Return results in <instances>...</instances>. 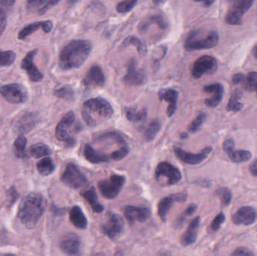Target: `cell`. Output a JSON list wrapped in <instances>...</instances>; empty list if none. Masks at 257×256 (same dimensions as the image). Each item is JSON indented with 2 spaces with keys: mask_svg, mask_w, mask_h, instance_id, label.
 Returning a JSON list of instances; mask_svg holds the SVG:
<instances>
[{
  "mask_svg": "<svg viewBox=\"0 0 257 256\" xmlns=\"http://www.w3.org/2000/svg\"><path fill=\"white\" fill-rule=\"evenodd\" d=\"M45 208L46 200L43 195L31 192L26 195L20 203L18 216L26 228L33 229L45 213Z\"/></svg>",
  "mask_w": 257,
  "mask_h": 256,
  "instance_id": "6da1fadb",
  "label": "cell"
},
{
  "mask_svg": "<svg viewBox=\"0 0 257 256\" xmlns=\"http://www.w3.org/2000/svg\"><path fill=\"white\" fill-rule=\"evenodd\" d=\"M92 45L87 40H74L69 42L62 50L60 54V68L64 71L81 67L90 56Z\"/></svg>",
  "mask_w": 257,
  "mask_h": 256,
  "instance_id": "7a4b0ae2",
  "label": "cell"
},
{
  "mask_svg": "<svg viewBox=\"0 0 257 256\" xmlns=\"http://www.w3.org/2000/svg\"><path fill=\"white\" fill-rule=\"evenodd\" d=\"M218 42L219 35L216 31L209 32L203 38H199V31L195 30L189 35L184 47L189 51H201L214 48Z\"/></svg>",
  "mask_w": 257,
  "mask_h": 256,
  "instance_id": "3957f363",
  "label": "cell"
},
{
  "mask_svg": "<svg viewBox=\"0 0 257 256\" xmlns=\"http://www.w3.org/2000/svg\"><path fill=\"white\" fill-rule=\"evenodd\" d=\"M126 182L124 176L114 174L109 178L100 180L98 183L99 191L102 196L107 199L117 198Z\"/></svg>",
  "mask_w": 257,
  "mask_h": 256,
  "instance_id": "277c9868",
  "label": "cell"
},
{
  "mask_svg": "<svg viewBox=\"0 0 257 256\" xmlns=\"http://www.w3.org/2000/svg\"><path fill=\"white\" fill-rule=\"evenodd\" d=\"M0 95L7 102L12 104L24 103L29 99L27 88L18 83L0 86Z\"/></svg>",
  "mask_w": 257,
  "mask_h": 256,
  "instance_id": "5b68a950",
  "label": "cell"
},
{
  "mask_svg": "<svg viewBox=\"0 0 257 256\" xmlns=\"http://www.w3.org/2000/svg\"><path fill=\"white\" fill-rule=\"evenodd\" d=\"M75 122V114L73 111H69L61 119L56 128V137L57 140L63 141L67 147H72L76 144V141L71 136L69 129Z\"/></svg>",
  "mask_w": 257,
  "mask_h": 256,
  "instance_id": "8992f818",
  "label": "cell"
},
{
  "mask_svg": "<svg viewBox=\"0 0 257 256\" xmlns=\"http://www.w3.org/2000/svg\"><path fill=\"white\" fill-rule=\"evenodd\" d=\"M254 2L251 0H238L232 3L225 17V21L229 25H241L244 15L250 10Z\"/></svg>",
  "mask_w": 257,
  "mask_h": 256,
  "instance_id": "52a82bcc",
  "label": "cell"
},
{
  "mask_svg": "<svg viewBox=\"0 0 257 256\" xmlns=\"http://www.w3.org/2000/svg\"><path fill=\"white\" fill-rule=\"evenodd\" d=\"M61 181L66 186L72 189H80L85 186L88 183L87 177L74 163L68 164L64 172L62 174Z\"/></svg>",
  "mask_w": 257,
  "mask_h": 256,
  "instance_id": "ba28073f",
  "label": "cell"
},
{
  "mask_svg": "<svg viewBox=\"0 0 257 256\" xmlns=\"http://www.w3.org/2000/svg\"><path fill=\"white\" fill-rule=\"evenodd\" d=\"M155 177L157 181L166 179V184L172 186L182 180V174L180 170L172 164L163 162H160L156 168Z\"/></svg>",
  "mask_w": 257,
  "mask_h": 256,
  "instance_id": "9c48e42d",
  "label": "cell"
},
{
  "mask_svg": "<svg viewBox=\"0 0 257 256\" xmlns=\"http://www.w3.org/2000/svg\"><path fill=\"white\" fill-rule=\"evenodd\" d=\"M83 111L96 113L102 118L110 119L114 114V110L106 99L102 97L93 98L85 101L83 104Z\"/></svg>",
  "mask_w": 257,
  "mask_h": 256,
  "instance_id": "30bf717a",
  "label": "cell"
},
{
  "mask_svg": "<svg viewBox=\"0 0 257 256\" xmlns=\"http://www.w3.org/2000/svg\"><path fill=\"white\" fill-rule=\"evenodd\" d=\"M124 230V221L120 215L108 213L106 221L102 225V231L110 240H117Z\"/></svg>",
  "mask_w": 257,
  "mask_h": 256,
  "instance_id": "8fae6325",
  "label": "cell"
},
{
  "mask_svg": "<svg viewBox=\"0 0 257 256\" xmlns=\"http://www.w3.org/2000/svg\"><path fill=\"white\" fill-rule=\"evenodd\" d=\"M81 240L75 233H67L60 240V248L67 256H81Z\"/></svg>",
  "mask_w": 257,
  "mask_h": 256,
  "instance_id": "7c38bea8",
  "label": "cell"
},
{
  "mask_svg": "<svg viewBox=\"0 0 257 256\" xmlns=\"http://www.w3.org/2000/svg\"><path fill=\"white\" fill-rule=\"evenodd\" d=\"M217 68V61L211 56L205 55L199 57L193 63L191 75L195 79H199L208 72H214Z\"/></svg>",
  "mask_w": 257,
  "mask_h": 256,
  "instance_id": "4fadbf2b",
  "label": "cell"
},
{
  "mask_svg": "<svg viewBox=\"0 0 257 256\" xmlns=\"http://www.w3.org/2000/svg\"><path fill=\"white\" fill-rule=\"evenodd\" d=\"M212 151V147H206L199 153H190L185 151L180 147H174V153L175 156L184 163L187 165H196L202 163L204 160L207 159L208 155Z\"/></svg>",
  "mask_w": 257,
  "mask_h": 256,
  "instance_id": "5bb4252c",
  "label": "cell"
},
{
  "mask_svg": "<svg viewBox=\"0 0 257 256\" xmlns=\"http://www.w3.org/2000/svg\"><path fill=\"white\" fill-rule=\"evenodd\" d=\"M187 195L186 192H181L179 193L172 194L169 196L164 197L160 200L157 206V212L159 216L163 222H166L168 213L170 210L171 207L175 202L183 203L187 201Z\"/></svg>",
  "mask_w": 257,
  "mask_h": 256,
  "instance_id": "9a60e30c",
  "label": "cell"
},
{
  "mask_svg": "<svg viewBox=\"0 0 257 256\" xmlns=\"http://www.w3.org/2000/svg\"><path fill=\"white\" fill-rule=\"evenodd\" d=\"M37 51V50H33L27 53L26 57L21 61V69L27 72L29 79L33 83L40 82L44 78L42 72L36 67L34 63V58Z\"/></svg>",
  "mask_w": 257,
  "mask_h": 256,
  "instance_id": "2e32d148",
  "label": "cell"
},
{
  "mask_svg": "<svg viewBox=\"0 0 257 256\" xmlns=\"http://www.w3.org/2000/svg\"><path fill=\"white\" fill-rule=\"evenodd\" d=\"M257 220V211L252 206L240 207L232 216V221L235 225L246 226L253 225Z\"/></svg>",
  "mask_w": 257,
  "mask_h": 256,
  "instance_id": "e0dca14e",
  "label": "cell"
},
{
  "mask_svg": "<svg viewBox=\"0 0 257 256\" xmlns=\"http://www.w3.org/2000/svg\"><path fill=\"white\" fill-rule=\"evenodd\" d=\"M147 75L145 70L137 67L136 62L133 59L127 66V73L123 78L125 84L128 86L143 85L146 82Z\"/></svg>",
  "mask_w": 257,
  "mask_h": 256,
  "instance_id": "ac0fdd59",
  "label": "cell"
},
{
  "mask_svg": "<svg viewBox=\"0 0 257 256\" xmlns=\"http://www.w3.org/2000/svg\"><path fill=\"white\" fill-rule=\"evenodd\" d=\"M37 122V115L35 113L24 112L17 117L14 127L20 134H27L36 127Z\"/></svg>",
  "mask_w": 257,
  "mask_h": 256,
  "instance_id": "d6986e66",
  "label": "cell"
},
{
  "mask_svg": "<svg viewBox=\"0 0 257 256\" xmlns=\"http://www.w3.org/2000/svg\"><path fill=\"white\" fill-rule=\"evenodd\" d=\"M125 217L131 225L135 222H145L151 217V211L148 207L126 206L124 209Z\"/></svg>",
  "mask_w": 257,
  "mask_h": 256,
  "instance_id": "ffe728a7",
  "label": "cell"
},
{
  "mask_svg": "<svg viewBox=\"0 0 257 256\" xmlns=\"http://www.w3.org/2000/svg\"><path fill=\"white\" fill-rule=\"evenodd\" d=\"M203 91L205 93L213 94L212 97L205 99V105L210 108H217L223 99V93H224L223 86L220 83L208 84L203 87Z\"/></svg>",
  "mask_w": 257,
  "mask_h": 256,
  "instance_id": "44dd1931",
  "label": "cell"
},
{
  "mask_svg": "<svg viewBox=\"0 0 257 256\" xmlns=\"http://www.w3.org/2000/svg\"><path fill=\"white\" fill-rule=\"evenodd\" d=\"M82 83L86 87H103L105 84V76L100 66H92L83 79Z\"/></svg>",
  "mask_w": 257,
  "mask_h": 256,
  "instance_id": "7402d4cb",
  "label": "cell"
},
{
  "mask_svg": "<svg viewBox=\"0 0 257 256\" xmlns=\"http://www.w3.org/2000/svg\"><path fill=\"white\" fill-rule=\"evenodd\" d=\"M39 28H42L45 33H49L53 28V22L51 21H38L25 26L18 33L19 40H24L30 35L33 34Z\"/></svg>",
  "mask_w": 257,
  "mask_h": 256,
  "instance_id": "603a6c76",
  "label": "cell"
},
{
  "mask_svg": "<svg viewBox=\"0 0 257 256\" xmlns=\"http://www.w3.org/2000/svg\"><path fill=\"white\" fill-rule=\"evenodd\" d=\"M200 225V216H196L190 222L181 239L182 246H189L196 243L198 237V230Z\"/></svg>",
  "mask_w": 257,
  "mask_h": 256,
  "instance_id": "cb8c5ba5",
  "label": "cell"
},
{
  "mask_svg": "<svg viewBox=\"0 0 257 256\" xmlns=\"http://www.w3.org/2000/svg\"><path fill=\"white\" fill-rule=\"evenodd\" d=\"M159 98L160 100L166 101L169 102V107H168L166 114L169 117H172L175 114L178 105V92L173 89H166L162 90L159 93Z\"/></svg>",
  "mask_w": 257,
  "mask_h": 256,
  "instance_id": "d4e9b609",
  "label": "cell"
},
{
  "mask_svg": "<svg viewBox=\"0 0 257 256\" xmlns=\"http://www.w3.org/2000/svg\"><path fill=\"white\" fill-rule=\"evenodd\" d=\"M69 219L72 225L79 229H85L88 225L87 217L79 206L72 207L69 212Z\"/></svg>",
  "mask_w": 257,
  "mask_h": 256,
  "instance_id": "484cf974",
  "label": "cell"
},
{
  "mask_svg": "<svg viewBox=\"0 0 257 256\" xmlns=\"http://www.w3.org/2000/svg\"><path fill=\"white\" fill-rule=\"evenodd\" d=\"M81 195L88 202L94 213H100L104 211L105 207L99 203L97 193H96V189L94 188L91 187L87 190L83 191L81 192Z\"/></svg>",
  "mask_w": 257,
  "mask_h": 256,
  "instance_id": "4316f807",
  "label": "cell"
},
{
  "mask_svg": "<svg viewBox=\"0 0 257 256\" xmlns=\"http://www.w3.org/2000/svg\"><path fill=\"white\" fill-rule=\"evenodd\" d=\"M84 155L85 159L93 164H100L108 162L111 160L110 156L99 153L89 144H86L84 147Z\"/></svg>",
  "mask_w": 257,
  "mask_h": 256,
  "instance_id": "83f0119b",
  "label": "cell"
},
{
  "mask_svg": "<svg viewBox=\"0 0 257 256\" xmlns=\"http://www.w3.org/2000/svg\"><path fill=\"white\" fill-rule=\"evenodd\" d=\"M59 3V1H29L27 9L29 12H35L36 10L38 15H42Z\"/></svg>",
  "mask_w": 257,
  "mask_h": 256,
  "instance_id": "f1b7e54d",
  "label": "cell"
},
{
  "mask_svg": "<svg viewBox=\"0 0 257 256\" xmlns=\"http://www.w3.org/2000/svg\"><path fill=\"white\" fill-rule=\"evenodd\" d=\"M15 3V1L9 0L0 1V37L4 33L7 25L8 13L10 12Z\"/></svg>",
  "mask_w": 257,
  "mask_h": 256,
  "instance_id": "f546056e",
  "label": "cell"
},
{
  "mask_svg": "<svg viewBox=\"0 0 257 256\" xmlns=\"http://www.w3.org/2000/svg\"><path fill=\"white\" fill-rule=\"evenodd\" d=\"M36 168L41 175L47 177L53 174L55 170V165L51 158L46 157L38 162Z\"/></svg>",
  "mask_w": 257,
  "mask_h": 256,
  "instance_id": "4dcf8cb0",
  "label": "cell"
},
{
  "mask_svg": "<svg viewBox=\"0 0 257 256\" xmlns=\"http://www.w3.org/2000/svg\"><path fill=\"white\" fill-rule=\"evenodd\" d=\"M51 153L52 151L50 147L43 143H37V144H33L29 149V153L32 157L35 158V159H39L44 156H49Z\"/></svg>",
  "mask_w": 257,
  "mask_h": 256,
  "instance_id": "1f68e13d",
  "label": "cell"
},
{
  "mask_svg": "<svg viewBox=\"0 0 257 256\" xmlns=\"http://www.w3.org/2000/svg\"><path fill=\"white\" fill-rule=\"evenodd\" d=\"M227 156L234 163H242V162H247L251 159L252 153L249 150H234L227 154Z\"/></svg>",
  "mask_w": 257,
  "mask_h": 256,
  "instance_id": "d6a6232c",
  "label": "cell"
},
{
  "mask_svg": "<svg viewBox=\"0 0 257 256\" xmlns=\"http://www.w3.org/2000/svg\"><path fill=\"white\" fill-rule=\"evenodd\" d=\"M241 96V92L237 90L232 93L226 106V111L229 112H238L242 110L244 105L240 102L239 99Z\"/></svg>",
  "mask_w": 257,
  "mask_h": 256,
  "instance_id": "836d02e7",
  "label": "cell"
},
{
  "mask_svg": "<svg viewBox=\"0 0 257 256\" xmlns=\"http://www.w3.org/2000/svg\"><path fill=\"white\" fill-rule=\"evenodd\" d=\"M130 45L136 47L138 52H139V54H141V55H145L147 51H148L146 45H145L140 39L136 37V36H128V37L125 39L124 42H123V46L128 47L130 46Z\"/></svg>",
  "mask_w": 257,
  "mask_h": 256,
  "instance_id": "e575fe53",
  "label": "cell"
},
{
  "mask_svg": "<svg viewBox=\"0 0 257 256\" xmlns=\"http://www.w3.org/2000/svg\"><path fill=\"white\" fill-rule=\"evenodd\" d=\"M126 118L128 121L133 123H139L145 120L148 115V111L146 108H143L141 111H136L133 108H127L125 111Z\"/></svg>",
  "mask_w": 257,
  "mask_h": 256,
  "instance_id": "d590c367",
  "label": "cell"
},
{
  "mask_svg": "<svg viewBox=\"0 0 257 256\" xmlns=\"http://www.w3.org/2000/svg\"><path fill=\"white\" fill-rule=\"evenodd\" d=\"M197 210V206L195 204H191L188 206L187 209L177 218L176 220L174 222V227L175 228H179L185 223L187 217L193 215Z\"/></svg>",
  "mask_w": 257,
  "mask_h": 256,
  "instance_id": "8d00e7d4",
  "label": "cell"
},
{
  "mask_svg": "<svg viewBox=\"0 0 257 256\" xmlns=\"http://www.w3.org/2000/svg\"><path fill=\"white\" fill-rule=\"evenodd\" d=\"M27 139L24 136L21 135L16 141L14 143V147H15V153L16 157L23 159L25 158L27 154H26V147H27Z\"/></svg>",
  "mask_w": 257,
  "mask_h": 256,
  "instance_id": "74e56055",
  "label": "cell"
},
{
  "mask_svg": "<svg viewBox=\"0 0 257 256\" xmlns=\"http://www.w3.org/2000/svg\"><path fill=\"white\" fill-rule=\"evenodd\" d=\"M161 123L159 120H154L150 123L145 132V138L148 142H151L157 136L161 129Z\"/></svg>",
  "mask_w": 257,
  "mask_h": 256,
  "instance_id": "f35d334b",
  "label": "cell"
},
{
  "mask_svg": "<svg viewBox=\"0 0 257 256\" xmlns=\"http://www.w3.org/2000/svg\"><path fill=\"white\" fill-rule=\"evenodd\" d=\"M216 196L220 198V202L226 207L230 204L232 199V193L230 189L227 187L219 188L215 192Z\"/></svg>",
  "mask_w": 257,
  "mask_h": 256,
  "instance_id": "ab89813d",
  "label": "cell"
},
{
  "mask_svg": "<svg viewBox=\"0 0 257 256\" xmlns=\"http://www.w3.org/2000/svg\"><path fill=\"white\" fill-rule=\"evenodd\" d=\"M16 57L14 51H3L0 49V66H10L15 61Z\"/></svg>",
  "mask_w": 257,
  "mask_h": 256,
  "instance_id": "60d3db41",
  "label": "cell"
},
{
  "mask_svg": "<svg viewBox=\"0 0 257 256\" xmlns=\"http://www.w3.org/2000/svg\"><path fill=\"white\" fill-rule=\"evenodd\" d=\"M54 95L57 97L67 101L74 100V98H75V92L69 86H64V87H61L58 90H56L54 91Z\"/></svg>",
  "mask_w": 257,
  "mask_h": 256,
  "instance_id": "b9f144b4",
  "label": "cell"
},
{
  "mask_svg": "<svg viewBox=\"0 0 257 256\" xmlns=\"http://www.w3.org/2000/svg\"><path fill=\"white\" fill-rule=\"evenodd\" d=\"M244 87L247 91H253L257 88V72H251L245 76Z\"/></svg>",
  "mask_w": 257,
  "mask_h": 256,
  "instance_id": "7bdbcfd3",
  "label": "cell"
},
{
  "mask_svg": "<svg viewBox=\"0 0 257 256\" xmlns=\"http://www.w3.org/2000/svg\"><path fill=\"white\" fill-rule=\"evenodd\" d=\"M207 115L205 113H202V114H199L191 123H190V126H188V130L189 132H192V133H196L199 129H200L201 126L203 124L205 120H206Z\"/></svg>",
  "mask_w": 257,
  "mask_h": 256,
  "instance_id": "ee69618b",
  "label": "cell"
},
{
  "mask_svg": "<svg viewBox=\"0 0 257 256\" xmlns=\"http://www.w3.org/2000/svg\"><path fill=\"white\" fill-rule=\"evenodd\" d=\"M128 152H130V149H128L127 144H126V145L122 146L118 150L113 152L110 155V158L114 161L122 160V159H124L127 156Z\"/></svg>",
  "mask_w": 257,
  "mask_h": 256,
  "instance_id": "f6af8a7d",
  "label": "cell"
},
{
  "mask_svg": "<svg viewBox=\"0 0 257 256\" xmlns=\"http://www.w3.org/2000/svg\"><path fill=\"white\" fill-rule=\"evenodd\" d=\"M137 3L138 2L136 0H132V1L127 0V1L121 2V3L117 4L116 9L119 13H127V12H130V11L134 9Z\"/></svg>",
  "mask_w": 257,
  "mask_h": 256,
  "instance_id": "bcb514c9",
  "label": "cell"
},
{
  "mask_svg": "<svg viewBox=\"0 0 257 256\" xmlns=\"http://www.w3.org/2000/svg\"><path fill=\"white\" fill-rule=\"evenodd\" d=\"M225 220H226V216L223 212H220L218 215L215 216L214 220L211 222V227H210L211 231H214V232L218 231L221 225L224 223Z\"/></svg>",
  "mask_w": 257,
  "mask_h": 256,
  "instance_id": "7dc6e473",
  "label": "cell"
},
{
  "mask_svg": "<svg viewBox=\"0 0 257 256\" xmlns=\"http://www.w3.org/2000/svg\"><path fill=\"white\" fill-rule=\"evenodd\" d=\"M8 196V206L9 207H12L16 202L18 198H19V194H18V191H17L16 188L15 186H12L9 188V191L7 192Z\"/></svg>",
  "mask_w": 257,
  "mask_h": 256,
  "instance_id": "c3c4849f",
  "label": "cell"
},
{
  "mask_svg": "<svg viewBox=\"0 0 257 256\" xmlns=\"http://www.w3.org/2000/svg\"><path fill=\"white\" fill-rule=\"evenodd\" d=\"M231 256H255V255L248 248L240 246L232 252Z\"/></svg>",
  "mask_w": 257,
  "mask_h": 256,
  "instance_id": "681fc988",
  "label": "cell"
},
{
  "mask_svg": "<svg viewBox=\"0 0 257 256\" xmlns=\"http://www.w3.org/2000/svg\"><path fill=\"white\" fill-rule=\"evenodd\" d=\"M223 151L226 153V155L235 150V141L232 138H228L223 144Z\"/></svg>",
  "mask_w": 257,
  "mask_h": 256,
  "instance_id": "f907efd6",
  "label": "cell"
},
{
  "mask_svg": "<svg viewBox=\"0 0 257 256\" xmlns=\"http://www.w3.org/2000/svg\"><path fill=\"white\" fill-rule=\"evenodd\" d=\"M150 21H151V23L157 24L159 27L161 29H166L168 26L163 17L160 16V15H154V16L151 17L150 18Z\"/></svg>",
  "mask_w": 257,
  "mask_h": 256,
  "instance_id": "816d5d0a",
  "label": "cell"
},
{
  "mask_svg": "<svg viewBox=\"0 0 257 256\" xmlns=\"http://www.w3.org/2000/svg\"><path fill=\"white\" fill-rule=\"evenodd\" d=\"M82 117L84 121L86 122L87 125L90 127H94L96 126V122L94 119L93 118L91 115L86 111H82Z\"/></svg>",
  "mask_w": 257,
  "mask_h": 256,
  "instance_id": "f5cc1de1",
  "label": "cell"
},
{
  "mask_svg": "<svg viewBox=\"0 0 257 256\" xmlns=\"http://www.w3.org/2000/svg\"><path fill=\"white\" fill-rule=\"evenodd\" d=\"M245 79V76L243 74L237 73L232 77V83L234 84H240V83L244 82Z\"/></svg>",
  "mask_w": 257,
  "mask_h": 256,
  "instance_id": "db71d44e",
  "label": "cell"
},
{
  "mask_svg": "<svg viewBox=\"0 0 257 256\" xmlns=\"http://www.w3.org/2000/svg\"><path fill=\"white\" fill-rule=\"evenodd\" d=\"M214 1L204 2V3H203L204 7H210V6H211V5L214 4Z\"/></svg>",
  "mask_w": 257,
  "mask_h": 256,
  "instance_id": "11a10c76",
  "label": "cell"
},
{
  "mask_svg": "<svg viewBox=\"0 0 257 256\" xmlns=\"http://www.w3.org/2000/svg\"><path fill=\"white\" fill-rule=\"evenodd\" d=\"M188 136V134H187V132H184V133L181 134V138H182V139H187Z\"/></svg>",
  "mask_w": 257,
  "mask_h": 256,
  "instance_id": "9f6ffc18",
  "label": "cell"
},
{
  "mask_svg": "<svg viewBox=\"0 0 257 256\" xmlns=\"http://www.w3.org/2000/svg\"><path fill=\"white\" fill-rule=\"evenodd\" d=\"M253 55H254L255 58L257 60V44L254 48H253Z\"/></svg>",
  "mask_w": 257,
  "mask_h": 256,
  "instance_id": "6f0895ef",
  "label": "cell"
},
{
  "mask_svg": "<svg viewBox=\"0 0 257 256\" xmlns=\"http://www.w3.org/2000/svg\"><path fill=\"white\" fill-rule=\"evenodd\" d=\"M115 256H123V253H122L121 251H117V252H116Z\"/></svg>",
  "mask_w": 257,
  "mask_h": 256,
  "instance_id": "680465c9",
  "label": "cell"
},
{
  "mask_svg": "<svg viewBox=\"0 0 257 256\" xmlns=\"http://www.w3.org/2000/svg\"><path fill=\"white\" fill-rule=\"evenodd\" d=\"M160 256H170V254L169 252H163V254H161Z\"/></svg>",
  "mask_w": 257,
  "mask_h": 256,
  "instance_id": "91938a15",
  "label": "cell"
},
{
  "mask_svg": "<svg viewBox=\"0 0 257 256\" xmlns=\"http://www.w3.org/2000/svg\"><path fill=\"white\" fill-rule=\"evenodd\" d=\"M4 256H15V255H12V254H7V255H5Z\"/></svg>",
  "mask_w": 257,
  "mask_h": 256,
  "instance_id": "94428289",
  "label": "cell"
},
{
  "mask_svg": "<svg viewBox=\"0 0 257 256\" xmlns=\"http://www.w3.org/2000/svg\"><path fill=\"white\" fill-rule=\"evenodd\" d=\"M256 93H257V88H256Z\"/></svg>",
  "mask_w": 257,
  "mask_h": 256,
  "instance_id": "6125c7cd",
  "label": "cell"
}]
</instances>
